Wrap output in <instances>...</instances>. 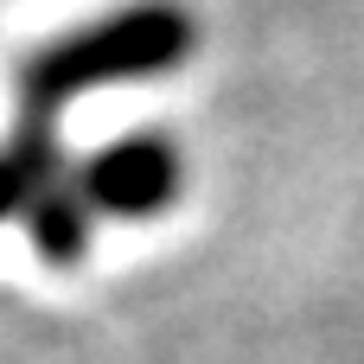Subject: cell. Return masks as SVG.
Returning a JSON list of instances; mask_svg holds the SVG:
<instances>
[{
	"mask_svg": "<svg viewBox=\"0 0 364 364\" xmlns=\"http://www.w3.org/2000/svg\"><path fill=\"white\" fill-rule=\"evenodd\" d=\"M179 186V154L160 141V134H141V141H122L115 154H102L90 166V205L102 211H122V218H147L173 198Z\"/></svg>",
	"mask_w": 364,
	"mask_h": 364,
	"instance_id": "cell-1",
	"label": "cell"
}]
</instances>
